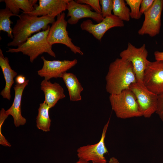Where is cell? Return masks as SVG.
<instances>
[{"instance_id":"cell-1","label":"cell","mask_w":163,"mask_h":163,"mask_svg":"<svg viewBox=\"0 0 163 163\" xmlns=\"http://www.w3.org/2000/svg\"><path fill=\"white\" fill-rule=\"evenodd\" d=\"M105 80V89L110 94L129 89L130 85L137 81L131 63L121 58L110 63Z\"/></svg>"},{"instance_id":"cell-2","label":"cell","mask_w":163,"mask_h":163,"mask_svg":"<svg viewBox=\"0 0 163 163\" xmlns=\"http://www.w3.org/2000/svg\"><path fill=\"white\" fill-rule=\"evenodd\" d=\"M18 18L12 29V40L8 43V46H20L33 34L46 30L49 24L55 21V18L48 15L38 17L22 12Z\"/></svg>"},{"instance_id":"cell-3","label":"cell","mask_w":163,"mask_h":163,"mask_svg":"<svg viewBox=\"0 0 163 163\" xmlns=\"http://www.w3.org/2000/svg\"><path fill=\"white\" fill-rule=\"evenodd\" d=\"M50 26L45 30L38 32L30 37L22 45L16 48H8L6 52L10 53H21L29 57L33 63L40 55L44 53L56 58V55L51 45L47 40V36Z\"/></svg>"},{"instance_id":"cell-4","label":"cell","mask_w":163,"mask_h":163,"mask_svg":"<svg viewBox=\"0 0 163 163\" xmlns=\"http://www.w3.org/2000/svg\"><path fill=\"white\" fill-rule=\"evenodd\" d=\"M109 100L118 118L126 119L142 116L136 97L129 89L119 94H110Z\"/></svg>"},{"instance_id":"cell-5","label":"cell","mask_w":163,"mask_h":163,"mask_svg":"<svg viewBox=\"0 0 163 163\" xmlns=\"http://www.w3.org/2000/svg\"><path fill=\"white\" fill-rule=\"evenodd\" d=\"M68 22L65 19V14L63 12L57 17V19L52 24L47 36V40L52 46L60 43L66 45L75 54L81 55L83 53L80 47L75 46L69 37L67 30Z\"/></svg>"},{"instance_id":"cell-6","label":"cell","mask_w":163,"mask_h":163,"mask_svg":"<svg viewBox=\"0 0 163 163\" xmlns=\"http://www.w3.org/2000/svg\"><path fill=\"white\" fill-rule=\"evenodd\" d=\"M135 95L142 116L149 118L157 110L158 95L148 89L142 81H137L129 87Z\"/></svg>"},{"instance_id":"cell-7","label":"cell","mask_w":163,"mask_h":163,"mask_svg":"<svg viewBox=\"0 0 163 163\" xmlns=\"http://www.w3.org/2000/svg\"><path fill=\"white\" fill-rule=\"evenodd\" d=\"M148 52L145 44L137 48L129 43L127 48L120 54L121 58L131 63L137 81L143 80L144 71L150 61L147 59Z\"/></svg>"},{"instance_id":"cell-8","label":"cell","mask_w":163,"mask_h":163,"mask_svg":"<svg viewBox=\"0 0 163 163\" xmlns=\"http://www.w3.org/2000/svg\"><path fill=\"white\" fill-rule=\"evenodd\" d=\"M110 120V118L104 125L101 138L98 142L82 146L77 149V155L79 159L88 162L91 161L92 163H107L104 155L108 153V151L105 145L104 140Z\"/></svg>"},{"instance_id":"cell-9","label":"cell","mask_w":163,"mask_h":163,"mask_svg":"<svg viewBox=\"0 0 163 163\" xmlns=\"http://www.w3.org/2000/svg\"><path fill=\"white\" fill-rule=\"evenodd\" d=\"M163 8V0H154L152 6L143 14L144 20L138 31L139 35L148 34L152 37L159 34Z\"/></svg>"},{"instance_id":"cell-10","label":"cell","mask_w":163,"mask_h":163,"mask_svg":"<svg viewBox=\"0 0 163 163\" xmlns=\"http://www.w3.org/2000/svg\"><path fill=\"white\" fill-rule=\"evenodd\" d=\"M142 81L152 92L158 95L163 93V61H150L144 71Z\"/></svg>"},{"instance_id":"cell-11","label":"cell","mask_w":163,"mask_h":163,"mask_svg":"<svg viewBox=\"0 0 163 163\" xmlns=\"http://www.w3.org/2000/svg\"><path fill=\"white\" fill-rule=\"evenodd\" d=\"M43 62L42 68L37 71V74L47 80L53 78H61L64 72L75 66L78 62L77 59L72 60H46L43 56L41 57Z\"/></svg>"},{"instance_id":"cell-12","label":"cell","mask_w":163,"mask_h":163,"mask_svg":"<svg viewBox=\"0 0 163 163\" xmlns=\"http://www.w3.org/2000/svg\"><path fill=\"white\" fill-rule=\"evenodd\" d=\"M124 26L123 21L113 14L104 18L101 22L96 24L90 19L84 21L81 24L80 27L82 30L87 31L101 41L105 33L110 29Z\"/></svg>"},{"instance_id":"cell-13","label":"cell","mask_w":163,"mask_h":163,"mask_svg":"<svg viewBox=\"0 0 163 163\" xmlns=\"http://www.w3.org/2000/svg\"><path fill=\"white\" fill-rule=\"evenodd\" d=\"M66 10L68 11L67 16L70 17L67 22L71 25L77 24L80 19L83 18H91L97 23L104 19L101 14L93 11L89 5L80 4L73 0H70Z\"/></svg>"},{"instance_id":"cell-14","label":"cell","mask_w":163,"mask_h":163,"mask_svg":"<svg viewBox=\"0 0 163 163\" xmlns=\"http://www.w3.org/2000/svg\"><path fill=\"white\" fill-rule=\"evenodd\" d=\"M70 0H39V4L30 15L40 17L48 15L55 18L66 10Z\"/></svg>"},{"instance_id":"cell-15","label":"cell","mask_w":163,"mask_h":163,"mask_svg":"<svg viewBox=\"0 0 163 163\" xmlns=\"http://www.w3.org/2000/svg\"><path fill=\"white\" fill-rule=\"evenodd\" d=\"M29 82L28 80H27L23 84L15 85L14 87L15 94L13 102L11 106L6 111L8 116L11 115L12 117L14 123L16 127L24 125L26 122V119L21 114V104L24 90Z\"/></svg>"},{"instance_id":"cell-16","label":"cell","mask_w":163,"mask_h":163,"mask_svg":"<svg viewBox=\"0 0 163 163\" xmlns=\"http://www.w3.org/2000/svg\"><path fill=\"white\" fill-rule=\"evenodd\" d=\"M41 89L44 94V101L51 108L60 100L66 97L63 88L58 83H52L50 80H43L40 84Z\"/></svg>"},{"instance_id":"cell-17","label":"cell","mask_w":163,"mask_h":163,"mask_svg":"<svg viewBox=\"0 0 163 163\" xmlns=\"http://www.w3.org/2000/svg\"><path fill=\"white\" fill-rule=\"evenodd\" d=\"M0 66L5 82V87L1 91L0 94L3 98L10 100L11 97V88L14 83V78L16 76L17 73L11 69L9 64L8 58L4 56L1 48Z\"/></svg>"},{"instance_id":"cell-18","label":"cell","mask_w":163,"mask_h":163,"mask_svg":"<svg viewBox=\"0 0 163 163\" xmlns=\"http://www.w3.org/2000/svg\"><path fill=\"white\" fill-rule=\"evenodd\" d=\"M60 78L62 79L67 88L70 101H81L83 88L76 76L72 73L66 72L62 75Z\"/></svg>"},{"instance_id":"cell-19","label":"cell","mask_w":163,"mask_h":163,"mask_svg":"<svg viewBox=\"0 0 163 163\" xmlns=\"http://www.w3.org/2000/svg\"><path fill=\"white\" fill-rule=\"evenodd\" d=\"M4 2L6 7L14 14L18 15L20 9L22 12L28 13L34 11L38 5L37 0H1Z\"/></svg>"},{"instance_id":"cell-20","label":"cell","mask_w":163,"mask_h":163,"mask_svg":"<svg viewBox=\"0 0 163 163\" xmlns=\"http://www.w3.org/2000/svg\"><path fill=\"white\" fill-rule=\"evenodd\" d=\"M50 108L44 101L40 104L36 118V125L38 129L43 132H47L50 130L51 120L49 114Z\"/></svg>"},{"instance_id":"cell-21","label":"cell","mask_w":163,"mask_h":163,"mask_svg":"<svg viewBox=\"0 0 163 163\" xmlns=\"http://www.w3.org/2000/svg\"><path fill=\"white\" fill-rule=\"evenodd\" d=\"M19 15L13 14L6 7L0 10V31L6 32L8 36L12 39L13 38L12 29L11 26L13 22L10 18L13 16L19 17Z\"/></svg>"},{"instance_id":"cell-22","label":"cell","mask_w":163,"mask_h":163,"mask_svg":"<svg viewBox=\"0 0 163 163\" xmlns=\"http://www.w3.org/2000/svg\"><path fill=\"white\" fill-rule=\"evenodd\" d=\"M113 15L123 21H129L130 19V10L126 6L125 1L113 0Z\"/></svg>"},{"instance_id":"cell-23","label":"cell","mask_w":163,"mask_h":163,"mask_svg":"<svg viewBox=\"0 0 163 163\" xmlns=\"http://www.w3.org/2000/svg\"><path fill=\"white\" fill-rule=\"evenodd\" d=\"M125 1L130 8V18L135 19H139L142 14L140 12L142 0H126Z\"/></svg>"},{"instance_id":"cell-24","label":"cell","mask_w":163,"mask_h":163,"mask_svg":"<svg viewBox=\"0 0 163 163\" xmlns=\"http://www.w3.org/2000/svg\"><path fill=\"white\" fill-rule=\"evenodd\" d=\"M101 8V14L104 18L113 15L112 11L113 8V0H100Z\"/></svg>"},{"instance_id":"cell-25","label":"cell","mask_w":163,"mask_h":163,"mask_svg":"<svg viewBox=\"0 0 163 163\" xmlns=\"http://www.w3.org/2000/svg\"><path fill=\"white\" fill-rule=\"evenodd\" d=\"M77 3L89 5L94 11L97 13L101 14V8L99 0H77Z\"/></svg>"},{"instance_id":"cell-26","label":"cell","mask_w":163,"mask_h":163,"mask_svg":"<svg viewBox=\"0 0 163 163\" xmlns=\"http://www.w3.org/2000/svg\"><path fill=\"white\" fill-rule=\"evenodd\" d=\"M155 113L163 122V93L158 95L157 107Z\"/></svg>"},{"instance_id":"cell-27","label":"cell","mask_w":163,"mask_h":163,"mask_svg":"<svg viewBox=\"0 0 163 163\" xmlns=\"http://www.w3.org/2000/svg\"><path fill=\"white\" fill-rule=\"evenodd\" d=\"M154 0H142L140 12L142 14L148 10L152 5Z\"/></svg>"},{"instance_id":"cell-28","label":"cell","mask_w":163,"mask_h":163,"mask_svg":"<svg viewBox=\"0 0 163 163\" xmlns=\"http://www.w3.org/2000/svg\"><path fill=\"white\" fill-rule=\"evenodd\" d=\"M15 80L16 84L22 85L24 84L26 80L24 76L20 75L16 76Z\"/></svg>"},{"instance_id":"cell-29","label":"cell","mask_w":163,"mask_h":163,"mask_svg":"<svg viewBox=\"0 0 163 163\" xmlns=\"http://www.w3.org/2000/svg\"><path fill=\"white\" fill-rule=\"evenodd\" d=\"M154 56L156 60L163 61V52L156 51L155 52Z\"/></svg>"},{"instance_id":"cell-30","label":"cell","mask_w":163,"mask_h":163,"mask_svg":"<svg viewBox=\"0 0 163 163\" xmlns=\"http://www.w3.org/2000/svg\"><path fill=\"white\" fill-rule=\"evenodd\" d=\"M108 163H120L118 160L114 157L110 158Z\"/></svg>"},{"instance_id":"cell-31","label":"cell","mask_w":163,"mask_h":163,"mask_svg":"<svg viewBox=\"0 0 163 163\" xmlns=\"http://www.w3.org/2000/svg\"><path fill=\"white\" fill-rule=\"evenodd\" d=\"M75 163H90L88 162L84 161L81 159H79V160Z\"/></svg>"}]
</instances>
